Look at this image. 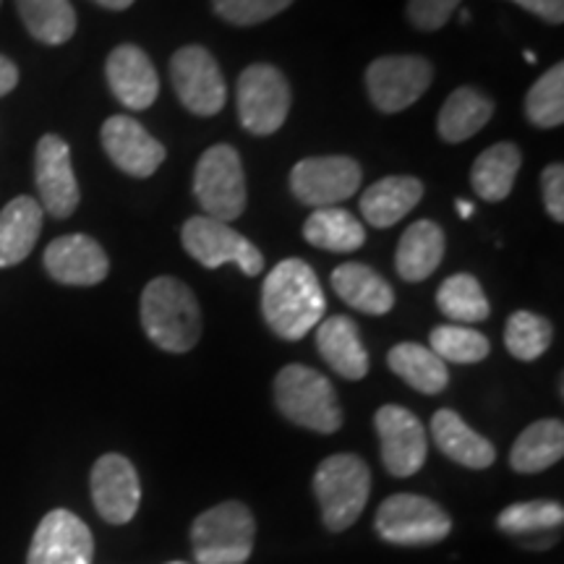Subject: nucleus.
<instances>
[{
  "instance_id": "nucleus-16",
  "label": "nucleus",
  "mask_w": 564,
  "mask_h": 564,
  "mask_svg": "<svg viewBox=\"0 0 564 564\" xmlns=\"http://www.w3.org/2000/svg\"><path fill=\"white\" fill-rule=\"evenodd\" d=\"M95 539L79 514L53 510L34 531L26 564H91Z\"/></svg>"
},
{
  "instance_id": "nucleus-17",
  "label": "nucleus",
  "mask_w": 564,
  "mask_h": 564,
  "mask_svg": "<svg viewBox=\"0 0 564 564\" xmlns=\"http://www.w3.org/2000/svg\"><path fill=\"white\" fill-rule=\"evenodd\" d=\"M102 150L112 165L133 178H150L165 162V147L137 118L112 116L102 123Z\"/></svg>"
},
{
  "instance_id": "nucleus-41",
  "label": "nucleus",
  "mask_w": 564,
  "mask_h": 564,
  "mask_svg": "<svg viewBox=\"0 0 564 564\" xmlns=\"http://www.w3.org/2000/svg\"><path fill=\"white\" fill-rule=\"evenodd\" d=\"M17 84H19V68L13 66L6 55H0V97H6L9 91L17 89Z\"/></svg>"
},
{
  "instance_id": "nucleus-45",
  "label": "nucleus",
  "mask_w": 564,
  "mask_h": 564,
  "mask_svg": "<svg viewBox=\"0 0 564 564\" xmlns=\"http://www.w3.org/2000/svg\"><path fill=\"white\" fill-rule=\"evenodd\" d=\"M165 564H188V562H181V560H178V562H165Z\"/></svg>"
},
{
  "instance_id": "nucleus-35",
  "label": "nucleus",
  "mask_w": 564,
  "mask_h": 564,
  "mask_svg": "<svg viewBox=\"0 0 564 564\" xmlns=\"http://www.w3.org/2000/svg\"><path fill=\"white\" fill-rule=\"evenodd\" d=\"M525 116L539 129H556L564 123V63H554L528 89Z\"/></svg>"
},
{
  "instance_id": "nucleus-2",
  "label": "nucleus",
  "mask_w": 564,
  "mask_h": 564,
  "mask_svg": "<svg viewBox=\"0 0 564 564\" xmlns=\"http://www.w3.org/2000/svg\"><path fill=\"white\" fill-rule=\"evenodd\" d=\"M141 327L160 350H192L202 337V308L192 288L175 278H154L141 293Z\"/></svg>"
},
{
  "instance_id": "nucleus-28",
  "label": "nucleus",
  "mask_w": 564,
  "mask_h": 564,
  "mask_svg": "<svg viewBox=\"0 0 564 564\" xmlns=\"http://www.w3.org/2000/svg\"><path fill=\"white\" fill-rule=\"evenodd\" d=\"M520 162L523 154L510 141H499L491 144L489 150L478 154L474 167H470V183L474 192L484 202H505L512 194L514 178H518Z\"/></svg>"
},
{
  "instance_id": "nucleus-29",
  "label": "nucleus",
  "mask_w": 564,
  "mask_h": 564,
  "mask_svg": "<svg viewBox=\"0 0 564 564\" xmlns=\"http://www.w3.org/2000/svg\"><path fill=\"white\" fill-rule=\"evenodd\" d=\"M564 455V423L560 419L535 421L512 444L510 465L518 474H541Z\"/></svg>"
},
{
  "instance_id": "nucleus-14",
  "label": "nucleus",
  "mask_w": 564,
  "mask_h": 564,
  "mask_svg": "<svg viewBox=\"0 0 564 564\" xmlns=\"http://www.w3.org/2000/svg\"><path fill=\"white\" fill-rule=\"evenodd\" d=\"M34 183L40 192V207L47 215L66 220L79 207V183L70 165V147L55 133H45L34 152Z\"/></svg>"
},
{
  "instance_id": "nucleus-3",
  "label": "nucleus",
  "mask_w": 564,
  "mask_h": 564,
  "mask_svg": "<svg viewBox=\"0 0 564 564\" xmlns=\"http://www.w3.org/2000/svg\"><path fill=\"white\" fill-rule=\"evenodd\" d=\"M274 403L295 426L316 434H335L343 426V408L333 382L312 366L291 364L274 377Z\"/></svg>"
},
{
  "instance_id": "nucleus-31",
  "label": "nucleus",
  "mask_w": 564,
  "mask_h": 564,
  "mask_svg": "<svg viewBox=\"0 0 564 564\" xmlns=\"http://www.w3.org/2000/svg\"><path fill=\"white\" fill-rule=\"evenodd\" d=\"M390 369L421 394H440L449 384L447 364L432 348L419 343L394 345L387 356Z\"/></svg>"
},
{
  "instance_id": "nucleus-36",
  "label": "nucleus",
  "mask_w": 564,
  "mask_h": 564,
  "mask_svg": "<svg viewBox=\"0 0 564 564\" xmlns=\"http://www.w3.org/2000/svg\"><path fill=\"white\" fill-rule=\"evenodd\" d=\"M429 348L444 364H478L489 356L491 345L478 329L463 327V324H442V327L432 329Z\"/></svg>"
},
{
  "instance_id": "nucleus-37",
  "label": "nucleus",
  "mask_w": 564,
  "mask_h": 564,
  "mask_svg": "<svg viewBox=\"0 0 564 564\" xmlns=\"http://www.w3.org/2000/svg\"><path fill=\"white\" fill-rule=\"evenodd\" d=\"M215 13L232 26H253L291 9L293 0H212Z\"/></svg>"
},
{
  "instance_id": "nucleus-4",
  "label": "nucleus",
  "mask_w": 564,
  "mask_h": 564,
  "mask_svg": "<svg viewBox=\"0 0 564 564\" xmlns=\"http://www.w3.org/2000/svg\"><path fill=\"white\" fill-rule=\"evenodd\" d=\"M314 494L329 531L343 533L361 518L371 494V470L358 455L324 457L314 474Z\"/></svg>"
},
{
  "instance_id": "nucleus-7",
  "label": "nucleus",
  "mask_w": 564,
  "mask_h": 564,
  "mask_svg": "<svg viewBox=\"0 0 564 564\" xmlns=\"http://www.w3.org/2000/svg\"><path fill=\"white\" fill-rule=\"evenodd\" d=\"M194 196L207 217L232 223L246 212V175L241 154L230 144H215L194 171Z\"/></svg>"
},
{
  "instance_id": "nucleus-32",
  "label": "nucleus",
  "mask_w": 564,
  "mask_h": 564,
  "mask_svg": "<svg viewBox=\"0 0 564 564\" xmlns=\"http://www.w3.org/2000/svg\"><path fill=\"white\" fill-rule=\"evenodd\" d=\"M26 32L45 45H63L74 37L76 13L70 0H17Z\"/></svg>"
},
{
  "instance_id": "nucleus-22",
  "label": "nucleus",
  "mask_w": 564,
  "mask_h": 564,
  "mask_svg": "<svg viewBox=\"0 0 564 564\" xmlns=\"http://www.w3.org/2000/svg\"><path fill=\"white\" fill-rule=\"evenodd\" d=\"M423 199V183L413 175H387L361 196V215L371 228H392L405 220Z\"/></svg>"
},
{
  "instance_id": "nucleus-6",
  "label": "nucleus",
  "mask_w": 564,
  "mask_h": 564,
  "mask_svg": "<svg viewBox=\"0 0 564 564\" xmlns=\"http://www.w3.org/2000/svg\"><path fill=\"white\" fill-rule=\"evenodd\" d=\"M379 539L392 546H434L453 533V520L432 499L419 494H392L373 518Z\"/></svg>"
},
{
  "instance_id": "nucleus-20",
  "label": "nucleus",
  "mask_w": 564,
  "mask_h": 564,
  "mask_svg": "<svg viewBox=\"0 0 564 564\" xmlns=\"http://www.w3.org/2000/svg\"><path fill=\"white\" fill-rule=\"evenodd\" d=\"M316 348L324 364L343 379L358 382L369 373V352L358 333V324L348 316H329L316 324Z\"/></svg>"
},
{
  "instance_id": "nucleus-1",
  "label": "nucleus",
  "mask_w": 564,
  "mask_h": 564,
  "mask_svg": "<svg viewBox=\"0 0 564 564\" xmlns=\"http://www.w3.org/2000/svg\"><path fill=\"white\" fill-rule=\"evenodd\" d=\"M327 299L316 272L303 259H285L267 274L262 314L282 340H303L324 319Z\"/></svg>"
},
{
  "instance_id": "nucleus-30",
  "label": "nucleus",
  "mask_w": 564,
  "mask_h": 564,
  "mask_svg": "<svg viewBox=\"0 0 564 564\" xmlns=\"http://www.w3.org/2000/svg\"><path fill=\"white\" fill-rule=\"evenodd\" d=\"M303 238H306L314 249L350 253L358 251L366 243V228L348 209L322 207L308 215L306 225H303Z\"/></svg>"
},
{
  "instance_id": "nucleus-25",
  "label": "nucleus",
  "mask_w": 564,
  "mask_h": 564,
  "mask_svg": "<svg viewBox=\"0 0 564 564\" xmlns=\"http://www.w3.org/2000/svg\"><path fill=\"white\" fill-rule=\"evenodd\" d=\"M42 217L45 212L32 196H17L6 204L0 212V270L17 267L30 257L42 232Z\"/></svg>"
},
{
  "instance_id": "nucleus-42",
  "label": "nucleus",
  "mask_w": 564,
  "mask_h": 564,
  "mask_svg": "<svg viewBox=\"0 0 564 564\" xmlns=\"http://www.w3.org/2000/svg\"><path fill=\"white\" fill-rule=\"evenodd\" d=\"M95 3L102 6V9H108V11H126V9H131L133 0H95Z\"/></svg>"
},
{
  "instance_id": "nucleus-44",
  "label": "nucleus",
  "mask_w": 564,
  "mask_h": 564,
  "mask_svg": "<svg viewBox=\"0 0 564 564\" xmlns=\"http://www.w3.org/2000/svg\"><path fill=\"white\" fill-rule=\"evenodd\" d=\"M525 61L528 63H535V53H525Z\"/></svg>"
},
{
  "instance_id": "nucleus-10",
  "label": "nucleus",
  "mask_w": 564,
  "mask_h": 564,
  "mask_svg": "<svg viewBox=\"0 0 564 564\" xmlns=\"http://www.w3.org/2000/svg\"><path fill=\"white\" fill-rule=\"evenodd\" d=\"M434 68L421 55H384L366 68V89L382 112L408 110L432 87Z\"/></svg>"
},
{
  "instance_id": "nucleus-27",
  "label": "nucleus",
  "mask_w": 564,
  "mask_h": 564,
  "mask_svg": "<svg viewBox=\"0 0 564 564\" xmlns=\"http://www.w3.org/2000/svg\"><path fill=\"white\" fill-rule=\"evenodd\" d=\"M494 116V102L484 91L474 87H460L447 97L436 118V131L447 144H460V141L476 137Z\"/></svg>"
},
{
  "instance_id": "nucleus-38",
  "label": "nucleus",
  "mask_w": 564,
  "mask_h": 564,
  "mask_svg": "<svg viewBox=\"0 0 564 564\" xmlns=\"http://www.w3.org/2000/svg\"><path fill=\"white\" fill-rule=\"evenodd\" d=\"M463 0H408L405 17L415 30L436 32L447 24Z\"/></svg>"
},
{
  "instance_id": "nucleus-40",
  "label": "nucleus",
  "mask_w": 564,
  "mask_h": 564,
  "mask_svg": "<svg viewBox=\"0 0 564 564\" xmlns=\"http://www.w3.org/2000/svg\"><path fill=\"white\" fill-rule=\"evenodd\" d=\"M512 3L546 21V24H562L564 21V0H512Z\"/></svg>"
},
{
  "instance_id": "nucleus-9",
  "label": "nucleus",
  "mask_w": 564,
  "mask_h": 564,
  "mask_svg": "<svg viewBox=\"0 0 564 564\" xmlns=\"http://www.w3.org/2000/svg\"><path fill=\"white\" fill-rule=\"evenodd\" d=\"M183 249L207 270H217L223 264H236L249 278H257L264 270L262 251L249 238L232 230L228 223L212 220L207 215L188 217L181 230Z\"/></svg>"
},
{
  "instance_id": "nucleus-18",
  "label": "nucleus",
  "mask_w": 564,
  "mask_h": 564,
  "mask_svg": "<svg viewBox=\"0 0 564 564\" xmlns=\"http://www.w3.org/2000/svg\"><path fill=\"white\" fill-rule=\"evenodd\" d=\"M45 270L61 285L89 288L108 278L110 262L108 253L95 238L82 236H61L45 249Z\"/></svg>"
},
{
  "instance_id": "nucleus-11",
  "label": "nucleus",
  "mask_w": 564,
  "mask_h": 564,
  "mask_svg": "<svg viewBox=\"0 0 564 564\" xmlns=\"http://www.w3.org/2000/svg\"><path fill=\"white\" fill-rule=\"evenodd\" d=\"M171 82L183 108L199 118L217 116L228 102L223 70L202 45H186L171 58Z\"/></svg>"
},
{
  "instance_id": "nucleus-33",
  "label": "nucleus",
  "mask_w": 564,
  "mask_h": 564,
  "mask_svg": "<svg viewBox=\"0 0 564 564\" xmlns=\"http://www.w3.org/2000/svg\"><path fill=\"white\" fill-rule=\"evenodd\" d=\"M436 306L455 324H478L491 314L481 282L468 272H457L442 282L436 291Z\"/></svg>"
},
{
  "instance_id": "nucleus-5",
  "label": "nucleus",
  "mask_w": 564,
  "mask_h": 564,
  "mask_svg": "<svg viewBox=\"0 0 564 564\" xmlns=\"http://www.w3.org/2000/svg\"><path fill=\"white\" fill-rule=\"evenodd\" d=\"M257 520L241 502H223L192 525V552L199 564H246L253 552Z\"/></svg>"
},
{
  "instance_id": "nucleus-13",
  "label": "nucleus",
  "mask_w": 564,
  "mask_h": 564,
  "mask_svg": "<svg viewBox=\"0 0 564 564\" xmlns=\"http://www.w3.org/2000/svg\"><path fill=\"white\" fill-rule=\"evenodd\" d=\"M373 426L382 447V463L394 478L415 476L426 463V429L408 408L382 405L373 415Z\"/></svg>"
},
{
  "instance_id": "nucleus-15",
  "label": "nucleus",
  "mask_w": 564,
  "mask_h": 564,
  "mask_svg": "<svg viewBox=\"0 0 564 564\" xmlns=\"http://www.w3.org/2000/svg\"><path fill=\"white\" fill-rule=\"evenodd\" d=\"M91 502L100 518L110 525H126L141 505L139 474L129 457L108 453L91 468Z\"/></svg>"
},
{
  "instance_id": "nucleus-24",
  "label": "nucleus",
  "mask_w": 564,
  "mask_h": 564,
  "mask_svg": "<svg viewBox=\"0 0 564 564\" xmlns=\"http://www.w3.org/2000/svg\"><path fill=\"white\" fill-rule=\"evenodd\" d=\"M444 230L432 220H419L403 232L394 253V270L405 282H423L440 270L444 259Z\"/></svg>"
},
{
  "instance_id": "nucleus-23",
  "label": "nucleus",
  "mask_w": 564,
  "mask_h": 564,
  "mask_svg": "<svg viewBox=\"0 0 564 564\" xmlns=\"http://www.w3.org/2000/svg\"><path fill=\"white\" fill-rule=\"evenodd\" d=\"M432 436L440 447V453L449 460L463 465V468L484 470L491 468L497 460V449L494 444L465 423L460 415L449 408L434 413L432 419Z\"/></svg>"
},
{
  "instance_id": "nucleus-34",
  "label": "nucleus",
  "mask_w": 564,
  "mask_h": 564,
  "mask_svg": "<svg viewBox=\"0 0 564 564\" xmlns=\"http://www.w3.org/2000/svg\"><path fill=\"white\" fill-rule=\"evenodd\" d=\"M554 340V327L546 316L533 312H514L505 327V348L518 361H535Z\"/></svg>"
},
{
  "instance_id": "nucleus-8",
  "label": "nucleus",
  "mask_w": 564,
  "mask_h": 564,
  "mask_svg": "<svg viewBox=\"0 0 564 564\" xmlns=\"http://www.w3.org/2000/svg\"><path fill=\"white\" fill-rule=\"evenodd\" d=\"M238 118L253 137H270L280 131L291 112V84L280 68L270 63H253L238 76Z\"/></svg>"
},
{
  "instance_id": "nucleus-21",
  "label": "nucleus",
  "mask_w": 564,
  "mask_h": 564,
  "mask_svg": "<svg viewBox=\"0 0 564 564\" xmlns=\"http://www.w3.org/2000/svg\"><path fill=\"white\" fill-rule=\"evenodd\" d=\"M564 523V507L552 499H531V502L510 505L497 518L499 531L510 535L525 549H549L560 535Z\"/></svg>"
},
{
  "instance_id": "nucleus-43",
  "label": "nucleus",
  "mask_w": 564,
  "mask_h": 564,
  "mask_svg": "<svg viewBox=\"0 0 564 564\" xmlns=\"http://www.w3.org/2000/svg\"><path fill=\"white\" fill-rule=\"evenodd\" d=\"M455 207H457V212H460V217H465V220H468V217H474V204H468L465 199H457L455 202Z\"/></svg>"
},
{
  "instance_id": "nucleus-26",
  "label": "nucleus",
  "mask_w": 564,
  "mask_h": 564,
  "mask_svg": "<svg viewBox=\"0 0 564 564\" xmlns=\"http://www.w3.org/2000/svg\"><path fill=\"white\" fill-rule=\"evenodd\" d=\"M333 288L340 299L356 312L384 316L392 312L394 293L392 285L369 264L348 262L333 272Z\"/></svg>"
},
{
  "instance_id": "nucleus-12",
  "label": "nucleus",
  "mask_w": 564,
  "mask_h": 564,
  "mask_svg": "<svg viewBox=\"0 0 564 564\" xmlns=\"http://www.w3.org/2000/svg\"><path fill=\"white\" fill-rule=\"evenodd\" d=\"M364 173L352 158H306L291 171V192L308 207H337L361 188Z\"/></svg>"
},
{
  "instance_id": "nucleus-19",
  "label": "nucleus",
  "mask_w": 564,
  "mask_h": 564,
  "mask_svg": "<svg viewBox=\"0 0 564 564\" xmlns=\"http://www.w3.org/2000/svg\"><path fill=\"white\" fill-rule=\"evenodd\" d=\"M108 74L110 91L118 97V102L129 110H147L158 100L160 79L154 70L150 55L137 45H118L108 55Z\"/></svg>"
},
{
  "instance_id": "nucleus-39",
  "label": "nucleus",
  "mask_w": 564,
  "mask_h": 564,
  "mask_svg": "<svg viewBox=\"0 0 564 564\" xmlns=\"http://www.w3.org/2000/svg\"><path fill=\"white\" fill-rule=\"evenodd\" d=\"M541 192H544V204L549 217L554 223H564V167L556 162V165H549L544 173H541Z\"/></svg>"
}]
</instances>
